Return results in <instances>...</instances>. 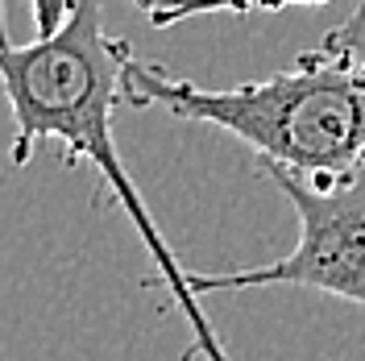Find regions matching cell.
Wrapping results in <instances>:
<instances>
[{"mask_svg": "<svg viewBox=\"0 0 365 361\" xmlns=\"http://www.w3.org/2000/svg\"><path fill=\"white\" fill-rule=\"evenodd\" d=\"M75 0H29V13H34V25H38V38L42 34H54L58 25L71 17Z\"/></svg>", "mask_w": 365, "mask_h": 361, "instance_id": "5b68a950", "label": "cell"}, {"mask_svg": "<svg viewBox=\"0 0 365 361\" xmlns=\"http://www.w3.org/2000/svg\"><path fill=\"white\" fill-rule=\"evenodd\" d=\"M120 100L237 137L262 171H291L312 183L341 179L365 158V0L287 71L241 88H200L125 50Z\"/></svg>", "mask_w": 365, "mask_h": 361, "instance_id": "7a4b0ae2", "label": "cell"}, {"mask_svg": "<svg viewBox=\"0 0 365 361\" xmlns=\"http://www.w3.org/2000/svg\"><path fill=\"white\" fill-rule=\"evenodd\" d=\"M4 9V0H0ZM125 38H108L100 21V0H75L71 17L54 34H42L29 46H13L0 17V91L13 113V162L25 166L42 146H58L67 162H88L120 203V212L137 228L145 253L158 266L162 287L170 291L175 307L182 312L195 353L207 361H232L216 337L212 320L200 312V291L191 287V270L175 258L158 233L150 208L141 200V187L129 179L125 162L116 154L113 116L120 100L125 75Z\"/></svg>", "mask_w": 365, "mask_h": 361, "instance_id": "6da1fadb", "label": "cell"}, {"mask_svg": "<svg viewBox=\"0 0 365 361\" xmlns=\"http://www.w3.org/2000/svg\"><path fill=\"white\" fill-rule=\"evenodd\" d=\"M266 175L295 208V249L278 262L250 266V270H191V287L200 295L250 291V287H299V291L336 295V299L365 307V166L328 183L299 179L291 171H266Z\"/></svg>", "mask_w": 365, "mask_h": 361, "instance_id": "3957f363", "label": "cell"}, {"mask_svg": "<svg viewBox=\"0 0 365 361\" xmlns=\"http://www.w3.org/2000/svg\"><path fill=\"white\" fill-rule=\"evenodd\" d=\"M137 9H141V13H150V9H154V4H158V0H133Z\"/></svg>", "mask_w": 365, "mask_h": 361, "instance_id": "8992f818", "label": "cell"}, {"mask_svg": "<svg viewBox=\"0 0 365 361\" xmlns=\"http://www.w3.org/2000/svg\"><path fill=\"white\" fill-rule=\"evenodd\" d=\"M291 4H328V0H158L150 9V25H175L207 13H262V9H291Z\"/></svg>", "mask_w": 365, "mask_h": 361, "instance_id": "277c9868", "label": "cell"}]
</instances>
